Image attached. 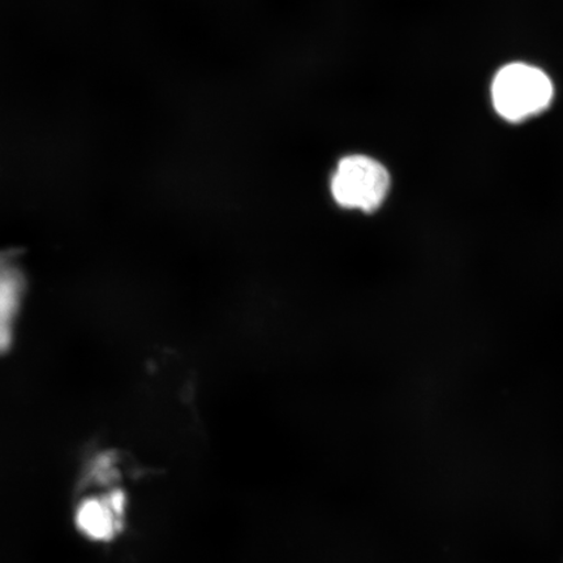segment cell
<instances>
[{"label":"cell","mask_w":563,"mask_h":563,"mask_svg":"<svg viewBox=\"0 0 563 563\" xmlns=\"http://www.w3.org/2000/svg\"><path fill=\"white\" fill-rule=\"evenodd\" d=\"M390 187L387 168L365 154L343 157L330 179V194L336 206L365 214L375 213L384 206Z\"/></svg>","instance_id":"cell-1"},{"label":"cell","mask_w":563,"mask_h":563,"mask_svg":"<svg viewBox=\"0 0 563 563\" xmlns=\"http://www.w3.org/2000/svg\"><path fill=\"white\" fill-rule=\"evenodd\" d=\"M553 96V84L547 74L525 63L505 66L493 80V103L509 122H522L540 114L551 104Z\"/></svg>","instance_id":"cell-2"},{"label":"cell","mask_w":563,"mask_h":563,"mask_svg":"<svg viewBox=\"0 0 563 563\" xmlns=\"http://www.w3.org/2000/svg\"><path fill=\"white\" fill-rule=\"evenodd\" d=\"M101 487L91 489L77 499L73 525L79 537L95 545H110L121 538L129 519V498L122 487L111 485L106 475L98 477Z\"/></svg>","instance_id":"cell-3"},{"label":"cell","mask_w":563,"mask_h":563,"mask_svg":"<svg viewBox=\"0 0 563 563\" xmlns=\"http://www.w3.org/2000/svg\"><path fill=\"white\" fill-rule=\"evenodd\" d=\"M25 294L26 278L18 253L0 251V355L11 349Z\"/></svg>","instance_id":"cell-4"}]
</instances>
